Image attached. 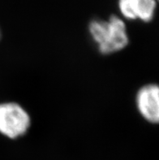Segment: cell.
Instances as JSON below:
<instances>
[{"label": "cell", "instance_id": "obj_6", "mask_svg": "<svg viewBox=\"0 0 159 160\" xmlns=\"http://www.w3.org/2000/svg\"><path fill=\"white\" fill-rule=\"evenodd\" d=\"M157 1H158V2H159V0H157Z\"/></svg>", "mask_w": 159, "mask_h": 160}, {"label": "cell", "instance_id": "obj_5", "mask_svg": "<svg viewBox=\"0 0 159 160\" xmlns=\"http://www.w3.org/2000/svg\"><path fill=\"white\" fill-rule=\"evenodd\" d=\"M0 38H1V32H0Z\"/></svg>", "mask_w": 159, "mask_h": 160}, {"label": "cell", "instance_id": "obj_1", "mask_svg": "<svg viewBox=\"0 0 159 160\" xmlns=\"http://www.w3.org/2000/svg\"><path fill=\"white\" fill-rule=\"evenodd\" d=\"M89 32L99 51L104 55L121 51L128 44L124 22L116 16H111L108 21L93 20L89 24Z\"/></svg>", "mask_w": 159, "mask_h": 160}, {"label": "cell", "instance_id": "obj_2", "mask_svg": "<svg viewBox=\"0 0 159 160\" xmlns=\"http://www.w3.org/2000/svg\"><path fill=\"white\" fill-rule=\"evenodd\" d=\"M31 124L28 112L15 102L0 104V132L11 139L24 136Z\"/></svg>", "mask_w": 159, "mask_h": 160}, {"label": "cell", "instance_id": "obj_3", "mask_svg": "<svg viewBox=\"0 0 159 160\" xmlns=\"http://www.w3.org/2000/svg\"><path fill=\"white\" fill-rule=\"evenodd\" d=\"M137 106L141 116L150 123L159 124V86L148 85L140 89Z\"/></svg>", "mask_w": 159, "mask_h": 160}, {"label": "cell", "instance_id": "obj_4", "mask_svg": "<svg viewBox=\"0 0 159 160\" xmlns=\"http://www.w3.org/2000/svg\"><path fill=\"white\" fill-rule=\"evenodd\" d=\"M119 8L127 19L148 22L154 15L156 0H119Z\"/></svg>", "mask_w": 159, "mask_h": 160}]
</instances>
